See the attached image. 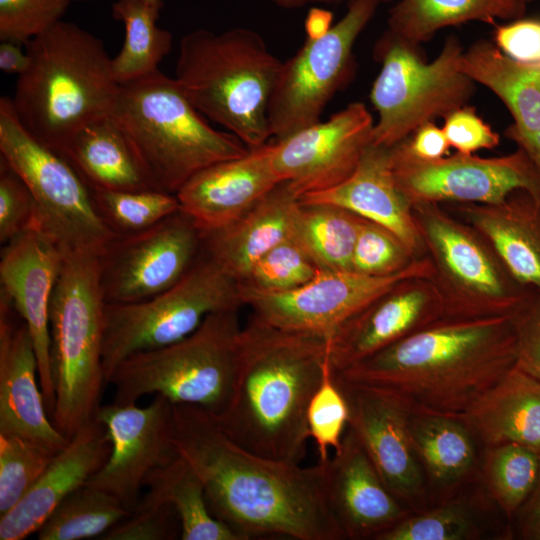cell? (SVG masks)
Listing matches in <instances>:
<instances>
[{"label":"cell","instance_id":"cell-21","mask_svg":"<svg viewBox=\"0 0 540 540\" xmlns=\"http://www.w3.org/2000/svg\"><path fill=\"white\" fill-rule=\"evenodd\" d=\"M279 183L272 142H267L243 156L200 170L182 185L176 197L180 209L205 236L240 219Z\"/></svg>","mask_w":540,"mask_h":540},{"label":"cell","instance_id":"cell-49","mask_svg":"<svg viewBox=\"0 0 540 540\" xmlns=\"http://www.w3.org/2000/svg\"><path fill=\"white\" fill-rule=\"evenodd\" d=\"M517 338V366L540 380V291H534L512 316Z\"/></svg>","mask_w":540,"mask_h":540},{"label":"cell","instance_id":"cell-22","mask_svg":"<svg viewBox=\"0 0 540 540\" xmlns=\"http://www.w3.org/2000/svg\"><path fill=\"white\" fill-rule=\"evenodd\" d=\"M0 434L24 437L55 453L69 442L47 412L28 327L3 300H0Z\"/></svg>","mask_w":540,"mask_h":540},{"label":"cell","instance_id":"cell-16","mask_svg":"<svg viewBox=\"0 0 540 540\" xmlns=\"http://www.w3.org/2000/svg\"><path fill=\"white\" fill-rule=\"evenodd\" d=\"M204 234L181 209L139 233L116 236L98 253L106 304L146 300L175 285L203 251Z\"/></svg>","mask_w":540,"mask_h":540},{"label":"cell","instance_id":"cell-39","mask_svg":"<svg viewBox=\"0 0 540 540\" xmlns=\"http://www.w3.org/2000/svg\"><path fill=\"white\" fill-rule=\"evenodd\" d=\"M492 448L488 458V481L494 497L510 514L525 502L539 482L540 454L517 443Z\"/></svg>","mask_w":540,"mask_h":540},{"label":"cell","instance_id":"cell-19","mask_svg":"<svg viewBox=\"0 0 540 540\" xmlns=\"http://www.w3.org/2000/svg\"><path fill=\"white\" fill-rule=\"evenodd\" d=\"M66 253L41 227H34L2 245L0 300L23 319L39 366V380L51 418L55 392L50 370V303Z\"/></svg>","mask_w":540,"mask_h":540},{"label":"cell","instance_id":"cell-25","mask_svg":"<svg viewBox=\"0 0 540 540\" xmlns=\"http://www.w3.org/2000/svg\"><path fill=\"white\" fill-rule=\"evenodd\" d=\"M324 463L328 501L346 538H376L406 517L350 427Z\"/></svg>","mask_w":540,"mask_h":540},{"label":"cell","instance_id":"cell-44","mask_svg":"<svg viewBox=\"0 0 540 540\" xmlns=\"http://www.w3.org/2000/svg\"><path fill=\"white\" fill-rule=\"evenodd\" d=\"M180 535V520L173 505L147 490L128 516L110 528L100 539L171 540Z\"/></svg>","mask_w":540,"mask_h":540},{"label":"cell","instance_id":"cell-31","mask_svg":"<svg viewBox=\"0 0 540 540\" xmlns=\"http://www.w3.org/2000/svg\"><path fill=\"white\" fill-rule=\"evenodd\" d=\"M464 423L491 447L517 443L540 454V380L516 365L478 402Z\"/></svg>","mask_w":540,"mask_h":540},{"label":"cell","instance_id":"cell-57","mask_svg":"<svg viewBox=\"0 0 540 540\" xmlns=\"http://www.w3.org/2000/svg\"><path fill=\"white\" fill-rule=\"evenodd\" d=\"M148 2H152V3H162L161 0H146Z\"/></svg>","mask_w":540,"mask_h":540},{"label":"cell","instance_id":"cell-12","mask_svg":"<svg viewBox=\"0 0 540 540\" xmlns=\"http://www.w3.org/2000/svg\"><path fill=\"white\" fill-rule=\"evenodd\" d=\"M0 154L30 189L42 229L65 253H99L116 237L100 218L91 187L66 157L23 126L7 96L0 99Z\"/></svg>","mask_w":540,"mask_h":540},{"label":"cell","instance_id":"cell-53","mask_svg":"<svg viewBox=\"0 0 540 540\" xmlns=\"http://www.w3.org/2000/svg\"><path fill=\"white\" fill-rule=\"evenodd\" d=\"M307 38H317L324 35L333 25V14L321 7H312L305 18Z\"/></svg>","mask_w":540,"mask_h":540},{"label":"cell","instance_id":"cell-6","mask_svg":"<svg viewBox=\"0 0 540 540\" xmlns=\"http://www.w3.org/2000/svg\"><path fill=\"white\" fill-rule=\"evenodd\" d=\"M133 145L152 186L176 194L200 170L245 155L229 132L211 127L177 80L159 69L120 84L110 113Z\"/></svg>","mask_w":540,"mask_h":540},{"label":"cell","instance_id":"cell-43","mask_svg":"<svg viewBox=\"0 0 540 540\" xmlns=\"http://www.w3.org/2000/svg\"><path fill=\"white\" fill-rule=\"evenodd\" d=\"M416 258L393 232L363 218L352 254V271L387 276L405 269Z\"/></svg>","mask_w":540,"mask_h":540},{"label":"cell","instance_id":"cell-42","mask_svg":"<svg viewBox=\"0 0 540 540\" xmlns=\"http://www.w3.org/2000/svg\"><path fill=\"white\" fill-rule=\"evenodd\" d=\"M319 271L307 253L289 238L255 263L242 286L261 292H286L309 282Z\"/></svg>","mask_w":540,"mask_h":540},{"label":"cell","instance_id":"cell-34","mask_svg":"<svg viewBox=\"0 0 540 540\" xmlns=\"http://www.w3.org/2000/svg\"><path fill=\"white\" fill-rule=\"evenodd\" d=\"M145 486L173 505L182 540H243L212 514L201 479L181 456L151 472Z\"/></svg>","mask_w":540,"mask_h":540},{"label":"cell","instance_id":"cell-9","mask_svg":"<svg viewBox=\"0 0 540 540\" xmlns=\"http://www.w3.org/2000/svg\"><path fill=\"white\" fill-rule=\"evenodd\" d=\"M417 45L387 30L375 47L381 64L370 92L378 119L372 144L392 147L419 126L467 105L475 82L461 69L459 40L449 37L438 56L425 62Z\"/></svg>","mask_w":540,"mask_h":540},{"label":"cell","instance_id":"cell-11","mask_svg":"<svg viewBox=\"0 0 540 540\" xmlns=\"http://www.w3.org/2000/svg\"><path fill=\"white\" fill-rule=\"evenodd\" d=\"M243 305L241 283L204 249L169 289L139 302L106 304L102 355L106 384L127 357L180 341L210 314Z\"/></svg>","mask_w":540,"mask_h":540},{"label":"cell","instance_id":"cell-29","mask_svg":"<svg viewBox=\"0 0 540 540\" xmlns=\"http://www.w3.org/2000/svg\"><path fill=\"white\" fill-rule=\"evenodd\" d=\"M299 197L279 183L250 211L231 225L204 236V251L241 285L255 263L291 238Z\"/></svg>","mask_w":540,"mask_h":540},{"label":"cell","instance_id":"cell-46","mask_svg":"<svg viewBox=\"0 0 540 540\" xmlns=\"http://www.w3.org/2000/svg\"><path fill=\"white\" fill-rule=\"evenodd\" d=\"M72 0H0V39L26 44L61 21Z\"/></svg>","mask_w":540,"mask_h":540},{"label":"cell","instance_id":"cell-14","mask_svg":"<svg viewBox=\"0 0 540 540\" xmlns=\"http://www.w3.org/2000/svg\"><path fill=\"white\" fill-rule=\"evenodd\" d=\"M434 273L426 254L387 276L320 270L309 282L286 292H261L242 286V299L253 310V316L267 324L331 337L341 325L398 283L415 277L431 279Z\"/></svg>","mask_w":540,"mask_h":540},{"label":"cell","instance_id":"cell-47","mask_svg":"<svg viewBox=\"0 0 540 540\" xmlns=\"http://www.w3.org/2000/svg\"><path fill=\"white\" fill-rule=\"evenodd\" d=\"M34 227H41L36 201L24 180L0 158L1 245Z\"/></svg>","mask_w":540,"mask_h":540},{"label":"cell","instance_id":"cell-56","mask_svg":"<svg viewBox=\"0 0 540 540\" xmlns=\"http://www.w3.org/2000/svg\"><path fill=\"white\" fill-rule=\"evenodd\" d=\"M339 1H344V0H337V2H339ZM373 1H375V2H377L379 4L380 2H387V1H390V0H373Z\"/></svg>","mask_w":540,"mask_h":540},{"label":"cell","instance_id":"cell-35","mask_svg":"<svg viewBox=\"0 0 540 540\" xmlns=\"http://www.w3.org/2000/svg\"><path fill=\"white\" fill-rule=\"evenodd\" d=\"M162 3L146 0H116L112 13L124 25V42L112 58V69L119 84L144 77L158 70L170 52L171 33L157 25Z\"/></svg>","mask_w":540,"mask_h":540},{"label":"cell","instance_id":"cell-4","mask_svg":"<svg viewBox=\"0 0 540 540\" xmlns=\"http://www.w3.org/2000/svg\"><path fill=\"white\" fill-rule=\"evenodd\" d=\"M30 58L12 102L23 126L59 152L82 127L111 113L120 84L102 40L59 21L25 44Z\"/></svg>","mask_w":540,"mask_h":540},{"label":"cell","instance_id":"cell-37","mask_svg":"<svg viewBox=\"0 0 540 540\" xmlns=\"http://www.w3.org/2000/svg\"><path fill=\"white\" fill-rule=\"evenodd\" d=\"M130 511L113 495L85 484L66 497L39 528V540L99 539Z\"/></svg>","mask_w":540,"mask_h":540},{"label":"cell","instance_id":"cell-7","mask_svg":"<svg viewBox=\"0 0 540 540\" xmlns=\"http://www.w3.org/2000/svg\"><path fill=\"white\" fill-rule=\"evenodd\" d=\"M106 302L98 253H66L50 303L52 423L68 440L99 409L106 384L103 339Z\"/></svg>","mask_w":540,"mask_h":540},{"label":"cell","instance_id":"cell-28","mask_svg":"<svg viewBox=\"0 0 540 540\" xmlns=\"http://www.w3.org/2000/svg\"><path fill=\"white\" fill-rule=\"evenodd\" d=\"M460 66L506 105L514 120L507 138L540 166V65L518 63L480 40L463 51Z\"/></svg>","mask_w":540,"mask_h":540},{"label":"cell","instance_id":"cell-26","mask_svg":"<svg viewBox=\"0 0 540 540\" xmlns=\"http://www.w3.org/2000/svg\"><path fill=\"white\" fill-rule=\"evenodd\" d=\"M344 208L398 236L415 257L426 255L412 205L398 186L390 147L370 144L354 172L342 183L299 198Z\"/></svg>","mask_w":540,"mask_h":540},{"label":"cell","instance_id":"cell-36","mask_svg":"<svg viewBox=\"0 0 540 540\" xmlns=\"http://www.w3.org/2000/svg\"><path fill=\"white\" fill-rule=\"evenodd\" d=\"M407 417L413 446L432 479L447 485L469 472L475 449L471 431L464 422L439 416Z\"/></svg>","mask_w":540,"mask_h":540},{"label":"cell","instance_id":"cell-8","mask_svg":"<svg viewBox=\"0 0 540 540\" xmlns=\"http://www.w3.org/2000/svg\"><path fill=\"white\" fill-rule=\"evenodd\" d=\"M239 309L215 312L189 336L135 353L113 370L107 384L113 403L126 405L150 394L218 415L232 393L240 353Z\"/></svg>","mask_w":540,"mask_h":540},{"label":"cell","instance_id":"cell-5","mask_svg":"<svg viewBox=\"0 0 540 540\" xmlns=\"http://www.w3.org/2000/svg\"><path fill=\"white\" fill-rule=\"evenodd\" d=\"M282 63L252 29H197L181 39L174 78L203 116L251 149L271 138L267 110Z\"/></svg>","mask_w":540,"mask_h":540},{"label":"cell","instance_id":"cell-24","mask_svg":"<svg viewBox=\"0 0 540 540\" xmlns=\"http://www.w3.org/2000/svg\"><path fill=\"white\" fill-rule=\"evenodd\" d=\"M111 449L105 425L94 416L54 455L23 498L0 516V539L22 540L36 533L66 497L105 465Z\"/></svg>","mask_w":540,"mask_h":540},{"label":"cell","instance_id":"cell-17","mask_svg":"<svg viewBox=\"0 0 540 540\" xmlns=\"http://www.w3.org/2000/svg\"><path fill=\"white\" fill-rule=\"evenodd\" d=\"M106 427L112 449L87 485L116 497L129 511L140 499L147 477L177 456L172 442L173 404L156 394L146 406H100L95 415Z\"/></svg>","mask_w":540,"mask_h":540},{"label":"cell","instance_id":"cell-38","mask_svg":"<svg viewBox=\"0 0 540 540\" xmlns=\"http://www.w3.org/2000/svg\"><path fill=\"white\" fill-rule=\"evenodd\" d=\"M100 218L115 236L146 230L180 210L176 194L156 189H92Z\"/></svg>","mask_w":540,"mask_h":540},{"label":"cell","instance_id":"cell-50","mask_svg":"<svg viewBox=\"0 0 540 540\" xmlns=\"http://www.w3.org/2000/svg\"><path fill=\"white\" fill-rule=\"evenodd\" d=\"M494 44L518 63L540 65V19L521 17L497 26Z\"/></svg>","mask_w":540,"mask_h":540},{"label":"cell","instance_id":"cell-27","mask_svg":"<svg viewBox=\"0 0 540 540\" xmlns=\"http://www.w3.org/2000/svg\"><path fill=\"white\" fill-rule=\"evenodd\" d=\"M449 212L474 228L511 276L540 291V198L518 189L493 204H450Z\"/></svg>","mask_w":540,"mask_h":540},{"label":"cell","instance_id":"cell-23","mask_svg":"<svg viewBox=\"0 0 540 540\" xmlns=\"http://www.w3.org/2000/svg\"><path fill=\"white\" fill-rule=\"evenodd\" d=\"M349 407L348 426L389 491L410 502L423 488L419 457L413 446L407 414L387 398L348 383L334 374Z\"/></svg>","mask_w":540,"mask_h":540},{"label":"cell","instance_id":"cell-48","mask_svg":"<svg viewBox=\"0 0 540 540\" xmlns=\"http://www.w3.org/2000/svg\"><path fill=\"white\" fill-rule=\"evenodd\" d=\"M442 128L450 146L463 154L493 149L500 142L499 135L467 105L446 115Z\"/></svg>","mask_w":540,"mask_h":540},{"label":"cell","instance_id":"cell-45","mask_svg":"<svg viewBox=\"0 0 540 540\" xmlns=\"http://www.w3.org/2000/svg\"><path fill=\"white\" fill-rule=\"evenodd\" d=\"M475 530L473 520L462 505L448 504L429 512L404 517L380 533L377 540H462Z\"/></svg>","mask_w":540,"mask_h":540},{"label":"cell","instance_id":"cell-20","mask_svg":"<svg viewBox=\"0 0 540 540\" xmlns=\"http://www.w3.org/2000/svg\"><path fill=\"white\" fill-rule=\"evenodd\" d=\"M442 317V298L430 278L403 280L331 336L333 370L340 372Z\"/></svg>","mask_w":540,"mask_h":540},{"label":"cell","instance_id":"cell-18","mask_svg":"<svg viewBox=\"0 0 540 540\" xmlns=\"http://www.w3.org/2000/svg\"><path fill=\"white\" fill-rule=\"evenodd\" d=\"M373 128L366 106L353 102L326 121L274 140V169L299 198L332 188L354 172L372 143Z\"/></svg>","mask_w":540,"mask_h":540},{"label":"cell","instance_id":"cell-3","mask_svg":"<svg viewBox=\"0 0 540 540\" xmlns=\"http://www.w3.org/2000/svg\"><path fill=\"white\" fill-rule=\"evenodd\" d=\"M330 338L253 316L242 328L229 401L218 415L211 413L222 430L255 454L300 464L310 438L307 408L323 377Z\"/></svg>","mask_w":540,"mask_h":540},{"label":"cell","instance_id":"cell-54","mask_svg":"<svg viewBox=\"0 0 540 540\" xmlns=\"http://www.w3.org/2000/svg\"><path fill=\"white\" fill-rule=\"evenodd\" d=\"M524 529L531 538L540 539V484L526 513Z\"/></svg>","mask_w":540,"mask_h":540},{"label":"cell","instance_id":"cell-52","mask_svg":"<svg viewBox=\"0 0 540 540\" xmlns=\"http://www.w3.org/2000/svg\"><path fill=\"white\" fill-rule=\"evenodd\" d=\"M30 64L29 55L21 48V44L11 41H1L0 44V70L9 73L23 74Z\"/></svg>","mask_w":540,"mask_h":540},{"label":"cell","instance_id":"cell-2","mask_svg":"<svg viewBox=\"0 0 540 540\" xmlns=\"http://www.w3.org/2000/svg\"><path fill=\"white\" fill-rule=\"evenodd\" d=\"M516 364L512 317H442L334 374L408 415L465 422Z\"/></svg>","mask_w":540,"mask_h":540},{"label":"cell","instance_id":"cell-51","mask_svg":"<svg viewBox=\"0 0 540 540\" xmlns=\"http://www.w3.org/2000/svg\"><path fill=\"white\" fill-rule=\"evenodd\" d=\"M412 156L421 160H437L448 155L450 144L443 128L434 121L419 126L409 137L399 142Z\"/></svg>","mask_w":540,"mask_h":540},{"label":"cell","instance_id":"cell-15","mask_svg":"<svg viewBox=\"0 0 540 540\" xmlns=\"http://www.w3.org/2000/svg\"><path fill=\"white\" fill-rule=\"evenodd\" d=\"M390 155L398 186L412 206L493 204L518 189L540 198V166L521 148L500 157L456 152L427 161L397 143L390 147Z\"/></svg>","mask_w":540,"mask_h":540},{"label":"cell","instance_id":"cell-58","mask_svg":"<svg viewBox=\"0 0 540 540\" xmlns=\"http://www.w3.org/2000/svg\"><path fill=\"white\" fill-rule=\"evenodd\" d=\"M539 481H540V478H539Z\"/></svg>","mask_w":540,"mask_h":540},{"label":"cell","instance_id":"cell-10","mask_svg":"<svg viewBox=\"0 0 540 540\" xmlns=\"http://www.w3.org/2000/svg\"><path fill=\"white\" fill-rule=\"evenodd\" d=\"M443 317H512L535 291L517 282L487 241L440 204L412 206Z\"/></svg>","mask_w":540,"mask_h":540},{"label":"cell","instance_id":"cell-1","mask_svg":"<svg viewBox=\"0 0 540 540\" xmlns=\"http://www.w3.org/2000/svg\"><path fill=\"white\" fill-rule=\"evenodd\" d=\"M172 442L201 479L212 514L243 540L346 538L328 501L324 462L302 467L255 454L189 404L173 405Z\"/></svg>","mask_w":540,"mask_h":540},{"label":"cell","instance_id":"cell-41","mask_svg":"<svg viewBox=\"0 0 540 540\" xmlns=\"http://www.w3.org/2000/svg\"><path fill=\"white\" fill-rule=\"evenodd\" d=\"M349 414L345 396L335 382L329 355L306 414L309 437L317 447L320 462L329 459L330 449L336 452L341 448Z\"/></svg>","mask_w":540,"mask_h":540},{"label":"cell","instance_id":"cell-33","mask_svg":"<svg viewBox=\"0 0 540 540\" xmlns=\"http://www.w3.org/2000/svg\"><path fill=\"white\" fill-rule=\"evenodd\" d=\"M362 220V217L335 205L299 203L291 238L319 270H351L352 254Z\"/></svg>","mask_w":540,"mask_h":540},{"label":"cell","instance_id":"cell-30","mask_svg":"<svg viewBox=\"0 0 540 540\" xmlns=\"http://www.w3.org/2000/svg\"><path fill=\"white\" fill-rule=\"evenodd\" d=\"M59 153L91 189H155L132 143L111 114L82 127Z\"/></svg>","mask_w":540,"mask_h":540},{"label":"cell","instance_id":"cell-13","mask_svg":"<svg viewBox=\"0 0 540 540\" xmlns=\"http://www.w3.org/2000/svg\"><path fill=\"white\" fill-rule=\"evenodd\" d=\"M377 5L373 0H350L343 17L324 35L307 38L282 63L267 110L271 138L282 139L320 121L349 75L354 43Z\"/></svg>","mask_w":540,"mask_h":540},{"label":"cell","instance_id":"cell-40","mask_svg":"<svg viewBox=\"0 0 540 540\" xmlns=\"http://www.w3.org/2000/svg\"><path fill=\"white\" fill-rule=\"evenodd\" d=\"M55 454L35 441L0 434V516L32 488Z\"/></svg>","mask_w":540,"mask_h":540},{"label":"cell","instance_id":"cell-32","mask_svg":"<svg viewBox=\"0 0 540 540\" xmlns=\"http://www.w3.org/2000/svg\"><path fill=\"white\" fill-rule=\"evenodd\" d=\"M526 0H399L389 11L388 30L418 45L449 26L495 23L524 16Z\"/></svg>","mask_w":540,"mask_h":540},{"label":"cell","instance_id":"cell-55","mask_svg":"<svg viewBox=\"0 0 540 540\" xmlns=\"http://www.w3.org/2000/svg\"><path fill=\"white\" fill-rule=\"evenodd\" d=\"M283 8H299L308 4H331L337 0H267Z\"/></svg>","mask_w":540,"mask_h":540}]
</instances>
